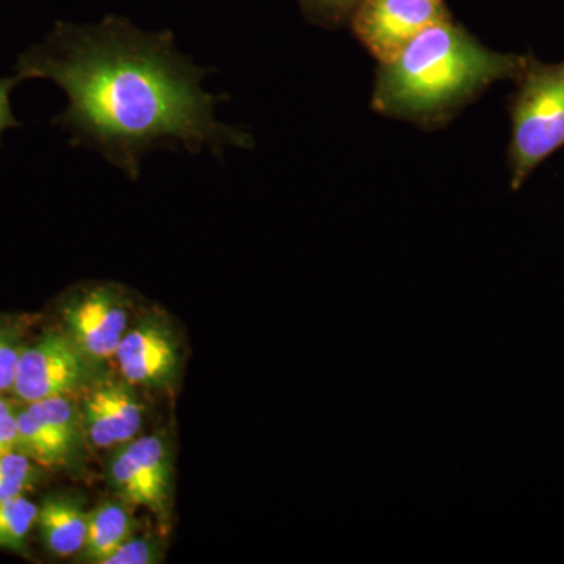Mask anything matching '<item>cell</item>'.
I'll return each mask as SVG.
<instances>
[{
	"label": "cell",
	"mask_w": 564,
	"mask_h": 564,
	"mask_svg": "<svg viewBox=\"0 0 564 564\" xmlns=\"http://www.w3.org/2000/svg\"><path fill=\"white\" fill-rule=\"evenodd\" d=\"M516 84L508 106V166L511 188L519 191L545 159L564 148V61L543 63L532 55Z\"/></svg>",
	"instance_id": "obj_3"
},
{
	"label": "cell",
	"mask_w": 564,
	"mask_h": 564,
	"mask_svg": "<svg viewBox=\"0 0 564 564\" xmlns=\"http://www.w3.org/2000/svg\"><path fill=\"white\" fill-rule=\"evenodd\" d=\"M133 534V521L120 503H104L90 513L84 554L88 562L102 564L104 560Z\"/></svg>",
	"instance_id": "obj_12"
},
{
	"label": "cell",
	"mask_w": 564,
	"mask_h": 564,
	"mask_svg": "<svg viewBox=\"0 0 564 564\" xmlns=\"http://www.w3.org/2000/svg\"><path fill=\"white\" fill-rule=\"evenodd\" d=\"M129 381H104L85 397L82 421L88 440L98 448L120 447L137 437L144 406Z\"/></svg>",
	"instance_id": "obj_10"
},
{
	"label": "cell",
	"mask_w": 564,
	"mask_h": 564,
	"mask_svg": "<svg viewBox=\"0 0 564 564\" xmlns=\"http://www.w3.org/2000/svg\"><path fill=\"white\" fill-rule=\"evenodd\" d=\"M311 20L336 25L347 21L361 0H300Z\"/></svg>",
	"instance_id": "obj_15"
},
{
	"label": "cell",
	"mask_w": 564,
	"mask_h": 564,
	"mask_svg": "<svg viewBox=\"0 0 564 564\" xmlns=\"http://www.w3.org/2000/svg\"><path fill=\"white\" fill-rule=\"evenodd\" d=\"M159 555L158 545L147 538H129L117 549L111 552L102 564H152L158 563Z\"/></svg>",
	"instance_id": "obj_16"
},
{
	"label": "cell",
	"mask_w": 564,
	"mask_h": 564,
	"mask_svg": "<svg viewBox=\"0 0 564 564\" xmlns=\"http://www.w3.org/2000/svg\"><path fill=\"white\" fill-rule=\"evenodd\" d=\"M18 451V411L0 399V455Z\"/></svg>",
	"instance_id": "obj_18"
},
{
	"label": "cell",
	"mask_w": 564,
	"mask_h": 564,
	"mask_svg": "<svg viewBox=\"0 0 564 564\" xmlns=\"http://www.w3.org/2000/svg\"><path fill=\"white\" fill-rule=\"evenodd\" d=\"M66 333L95 366L115 358L128 332L129 300L118 285L85 284L63 304Z\"/></svg>",
	"instance_id": "obj_4"
},
{
	"label": "cell",
	"mask_w": 564,
	"mask_h": 564,
	"mask_svg": "<svg viewBox=\"0 0 564 564\" xmlns=\"http://www.w3.org/2000/svg\"><path fill=\"white\" fill-rule=\"evenodd\" d=\"M210 68L176 50L172 31L143 32L131 21L107 17L96 25L57 22L50 35L22 52L18 79L54 82L68 107L54 124L70 144L95 150L131 181L154 150L214 155L250 148V133L215 117L228 96L203 88Z\"/></svg>",
	"instance_id": "obj_1"
},
{
	"label": "cell",
	"mask_w": 564,
	"mask_h": 564,
	"mask_svg": "<svg viewBox=\"0 0 564 564\" xmlns=\"http://www.w3.org/2000/svg\"><path fill=\"white\" fill-rule=\"evenodd\" d=\"M90 513L69 497L55 496L39 507L36 524L52 554L70 556L84 551Z\"/></svg>",
	"instance_id": "obj_11"
},
{
	"label": "cell",
	"mask_w": 564,
	"mask_h": 564,
	"mask_svg": "<svg viewBox=\"0 0 564 564\" xmlns=\"http://www.w3.org/2000/svg\"><path fill=\"white\" fill-rule=\"evenodd\" d=\"M21 84L18 79L17 74L11 77H0V137L9 129L20 128L21 122L17 120V117L11 110L10 95L11 90Z\"/></svg>",
	"instance_id": "obj_19"
},
{
	"label": "cell",
	"mask_w": 564,
	"mask_h": 564,
	"mask_svg": "<svg viewBox=\"0 0 564 564\" xmlns=\"http://www.w3.org/2000/svg\"><path fill=\"white\" fill-rule=\"evenodd\" d=\"M122 378L147 389L170 388L181 370V345L161 314H148L122 336L115 352Z\"/></svg>",
	"instance_id": "obj_9"
},
{
	"label": "cell",
	"mask_w": 564,
	"mask_h": 564,
	"mask_svg": "<svg viewBox=\"0 0 564 564\" xmlns=\"http://www.w3.org/2000/svg\"><path fill=\"white\" fill-rule=\"evenodd\" d=\"M95 367L68 333L50 332L22 348L13 391L25 403L66 397L91 380Z\"/></svg>",
	"instance_id": "obj_6"
},
{
	"label": "cell",
	"mask_w": 564,
	"mask_h": 564,
	"mask_svg": "<svg viewBox=\"0 0 564 564\" xmlns=\"http://www.w3.org/2000/svg\"><path fill=\"white\" fill-rule=\"evenodd\" d=\"M448 20L444 0H361L351 14L352 31L380 63L397 57L430 25Z\"/></svg>",
	"instance_id": "obj_7"
},
{
	"label": "cell",
	"mask_w": 564,
	"mask_h": 564,
	"mask_svg": "<svg viewBox=\"0 0 564 564\" xmlns=\"http://www.w3.org/2000/svg\"><path fill=\"white\" fill-rule=\"evenodd\" d=\"M80 411L66 397L28 403L18 411V451L43 466H65L84 440Z\"/></svg>",
	"instance_id": "obj_8"
},
{
	"label": "cell",
	"mask_w": 564,
	"mask_h": 564,
	"mask_svg": "<svg viewBox=\"0 0 564 564\" xmlns=\"http://www.w3.org/2000/svg\"><path fill=\"white\" fill-rule=\"evenodd\" d=\"M35 478V467L20 451L0 455V502L24 494Z\"/></svg>",
	"instance_id": "obj_14"
},
{
	"label": "cell",
	"mask_w": 564,
	"mask_h": 564,
	"mask_svg": "<svg viewBox=\"0 0 564 564\" xmlns=\"http://www.w3.org/2000/svg\"><path fill=\"white\" fill-rule=\"evenodd\" d=\"M36 518L39 507L24 496L0 502V549L22 551Z\"/></svg>",
	"instance_id": "obj_13"
},
{
	"label": "cell",
	"mask_w": 564,
	"mask_h": 564,
	"mask_svg": "<svg viewBox=\"0 0 564 564\" xmlns=\"http://www.w3.org/2000/svg\"><path fill=\"white\" fill-rule=\"evenodd\" d=\"M110 484L121 499L166 521L172 502L173 456L162 436L133 437L109 463Z\"/></svg>",
	"instance_id": "obj_5"
},
{
	"label": "cell",
	"mask_w": 564,
	"mask_h": 564,
	"mask_svg": "<svg viewBox=\"0 0 564 564\" xmlns=\"http://www.w3.org/2000/svg\"><path fill=\"white\" fill-rule=\"evenodd\" d=\"M530 58L488 50L452 20L437 22L392 61L380 63L373 109L433 128L496 82L518 80Z\"/></svg>",
	"instance_id": "obj_2"
},
{
	"label": "cell",
	"mask_w": 564,
	"mask_h": 564,
	"mask_svg": "<svg viewBox=\"0 0 564 564\" xmlns=\"http://www.w3.org/2000/svg\"><path fill=\"white\" fill-rule=\"evenodd\" d=\"M21 351L20 344L11 334L0 332V393L13 389Z\"/></svg>",
	"instance_id": "obj_17"
}]
</instances>
